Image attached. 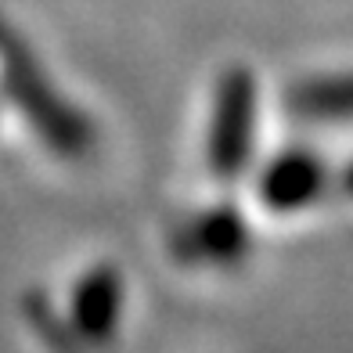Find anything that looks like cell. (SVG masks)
<instances>
[{
    "instance_id": "8992f818",
    "label": "cell",
    "mask_w": 353,
    "mask_h": 353,
    "mask_svg": "<svg viewBox=\"0 0 353 353\" xmlns=\"http://www.w3.org/2000/svg\"><path fill=\"white\" fill-rule=\"evenodd\" d=\"M292 105L307 116H343L353 112V76L350 79H314L292 94Z\"/></svg>"
},
{
    "instance_id": "6da1fadb",
    "label": "cell",
    "mask_w": 353,
    "mask_h": 353,
    "mask_svg": "<svg viewBox=\"0 0 353 353\" xmlns=\"http://www.w3.org/2000/svg\"><path fill=\"white\" fill-rule=\"evenodd\" d=\"M4 83L11 101L19 105L29 123L37 126V134L61 155H83L90 148V123L79 112L51 90L47 76L33 58H26L19 43L4 40Z\"/></svg>"
},
{
    "instance_id": "277c9868",
    "label": "cell",
    "mask_w": 353,
    "mask_h": 353,
    "mask_svg": "<svg viewBox=\"0 0 353 353\" xmlns=\"http://www.w3.org/2000/svg\"><path fill=\"white\" fill-rule=\"evenodd\" d=\"M176 249L210 267H238L249 252V228L234 210H210L181 231Z\"/></svg>"
},
{
    "instance_id": "5b68a950",
    "label": "cell",
    "mask_w": 353,
    "mask_h": 353,
    "mask_svg": "<svg viewBox=\"0 0 353 353\" xmlns=\"http://www.w3.org/2000/svg\"><path fill=\"white\" fill-rule=\"evenodd\" d=\"M321 188V163L303 152H285L260 176V195L274 213L303 210Z\"/></svg>"
},
{
    "instance_id": "3957f363",
    "label": "cell",
    "mask_w": 353,
    "mask_h": 353,
    "mask_svg": "<svg viewBox=\"0 0 353 353\" xmlns=\"http://www.w3.org/2000/svg\"><path fill=\"white\" fill-rule=\"evenodd\" d=\"M72 335L90 346H105L112 343V335L119 332V317H123V274L112 263L90 267L83 278L72 288Z\"/></svg>"
},
{
    "instance_id": "7a4b0ae2",
    "label": "cell",
    "mask_w": 353,
    "mask_h": 353,
    "mask_svg": "<svg viewBox=\"0 0 353 353\" xmlns=\"http://www.w3.org/2000/svg\"><path fill=\"white\" fill-rule=\"evenodd\" d=\"M252 134H256V83H252L249 69L234 65L216 83L210 148H205L213 176L234 181L245 170L249 155H252Z\"/></svg>"
}]
</instances>
